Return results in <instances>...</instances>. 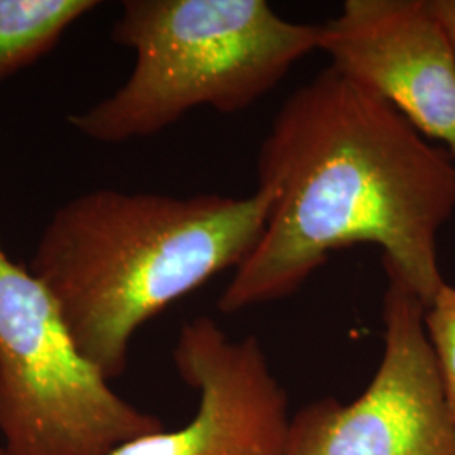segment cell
<instances>
[{"label": "cell", "instance_id": "obj_9", "mask_svg": "<svg viewBox=\"0 0 455 455\" xmlns=\"http://www.w3.org/2000/svg\"><path fill=\"white\" fill-rule=\"evenodd\" d=\"M425 332L439 370L447 408L455 420V287L443 283L425 307Z\"/></svg>", "mask_w": 455, "mask_h": 455}, {"label": "cell", "instance_id": "obj_7", "mask_svg": "<svg viewBox=\"0 0 455 455\" xmlns=\"http://www.w3.org/2000/svg\"><path fill=\"white\" fill-rule=\"evenodd\" d=\"M172 359L199 393L195 419L131 440L110 455H280L289 400L255 336L229 339L208 315L180 327Z\"/></svg>", "mask_w": 455, "mask_h": 455}, {"label": "cell", "instance_id": "obj_10", "mask_svg": "<svg viewBox=\"0 0 455 455\" xmlns=\"http://www.w3.org/2000/svg\"><path fill=\"white\" fill-rule=\"evenodd\" d=\"M432 5L443 22L447 33L451 34L455 46V0H432Z\"/></svg>", "mask_w": 455, "mask_h": 455}, {"label": "cell", "instance_id": "obj_11", "mask_svg": "<svg viewBox=\"0 0 455 455\" xmlns=\"http://www.w3.org/2000/svg\"><path fill=\"white\" fill-rule=\"evenodd\" d=\"M0 455H9V452L5 451V447H4V445H0Z\"/></svg>", "mask_w": 455, "mask_h": 455}, {"label": "cell", "instance_id": "obj_4", "mask_svg": "<svg viewBox=\"0 0 455 455\" xmlns=\"http://www.w3.org/2000/svg\"><path fill=\"white\" fill-rule=\"evenodd\" d=\"M163 428L112 390L52 293L0 243V435L9 455H110Z\"/></svg>", "mask_w": 455, "mask_h": 455}, {"label": "cell", "instance_id": "obj_8", "mask_svg": "<svg viewBox=\"0 0 455 455\" xmlns=\"http://www.w3.org/2000/svg\"><path fill=\"white\" fill-rule=\"evenodd\" d=\"M98 5L97 0H0V80L48 54Z\"/></svg>", "mask_w": 455, "mask_h": 455}, {"label": "cell", "instance_id": "obj_5", "mask_svg": "<svg viewBox=\"0 0 455 455\" xmlns=\"http://www.w3.org/2000/svg\"><path fill=\"white\" fill-rule=\"evenodd\" d=\"M387 276L385 351L371 383L347 405L321 398L297 411L280 455H455V420L425 332V304Z\"/></svg>", "mask_w": 455, "mask_h": 455}, {"label": "cell", "instance_id": "obj_2", "mask_svg": "<svg viewBox=\"0 0 455 455\" xmlns=\"http://www.w3.org/2000/svg\"><path fill=\"white\" fill-rule=\"evenodd\" d=\"M272 197L95 189L66 201L43 229L29 272L108 379L127 368L135 332L259 243Z\"/></svg>", "mask_w": 455, "mask_h": 455}, {"label": "cell", "instance_id": "obj_1", "mask_svg": "<svg viewBox=\"0 0 455 455\" xmlns=\"http://www.w3.org/2000/svg\"><path fill=\"white\" fill-rule=\"evenodd\" d=\"M257 178L270 212L218 300L221 312L292 295L355 244L378 246L385 272L425 307L443 287L439 235L455 212L454 157L331 66L278 108Z\"/></svg>", "mask_w": 455, "mask_h": 455}, {"label": "cell", "instance_id": "obj_3", "mask_svg": "<svg viewBox=\"0 0 455 455\" xmlns=\"http://www.w3.org/2000/svg\"><path fill=\"white\" fill-rule=\"evenodd\" d=\"M112 39L135 54L129 78L68 116L101 144L156 135L199 107L243 112L317 49L319 26L283 19L265 0H125Z\"/></svg>", "mask_w": 455, "mask_h": 455}, {"label": "cell", "instance_id": "obj_6", "mask_svg": "<svg viewBox=\"0 0 455 455\" xmlns=\"http://www.w3.org/2000/svg\"><path fill=\"white\" fill-rule=\"evenodd\" d=\"M317 49L455 159V46L432 0H346Z\"/></svg>", "mask_w": 455, "mask_h": 455}]
</instances>
